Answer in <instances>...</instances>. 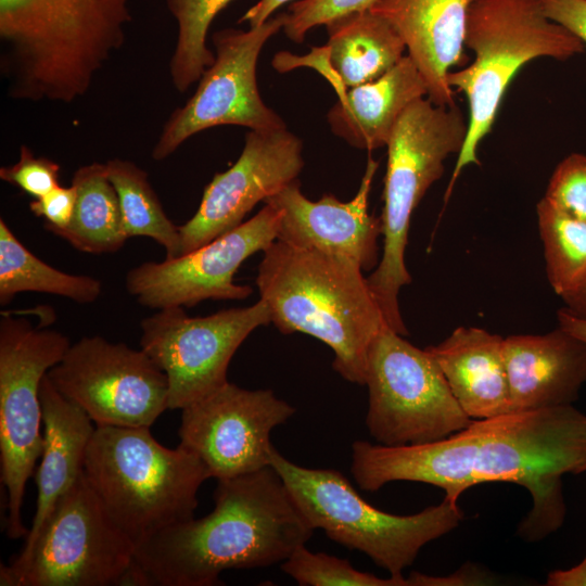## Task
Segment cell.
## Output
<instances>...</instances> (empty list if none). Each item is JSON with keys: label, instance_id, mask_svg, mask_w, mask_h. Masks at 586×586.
Returning <instances> with one entry per match:
<instances>
[{"label": "cell", "instance_id": "obj_31", "mask_svg": "<svg viewBox=\"0 0 586 586\" xmlns=\"http://www.w3.org/2000/svg\"><path fill=\"white\" fill-rule=\"evenodd\" d=\"M281 570L302 586H408V577L382 578L356 570L348 560L313 552L305 545L281 562Z\"/></svg>", "mask_w": 586, "mask_h": 586}, {"label": "cell", "instance_id": "obj_6", "mask_svg": "<svg viewBox=\"0 0 586 586\" xmlns=\"http://www.w3.org/2000/svg\"><path fill=\"white\" fill-rule=\"evenodd\" d=\"M481 442L475 485L509 482L523 486L533 506L519 535L539 540L564 522L562 476L586 463V413L573 405L508 412L477 420Z\"/></svg>", "mask_w": 586, "mask_h": 586}, {"label": "cell", "instance_id": "obj_34", "mask_svg": "<svg viewBox=\"0 0 586 586\" xmlns=\"http://www.w3.org/2000/svg\"><path fill=\"white\" fill-rule=\"evenodd\" d=\"M60 165L43 156H35L27 145H21L18 161L0 168V179L16 186L25 193L38 199L59 183Z\"/></svg>", "mask_w": 586, "mask_h": 586}, {"label": "cell", "instance_id": "obj_39", "mask_svg": "<svg viewBox=\"0 0 586 586\" xmlns=\"http://www.w3.org/2000/svg\"><path fill=\"white\" fill-rule=\"evenodd\" d=\"M560 297L564 302V309L568 313L586 320V278Z\"/></svg>", "mask_w": 586, "mask_h": 586}, {"label": "cell", "instance_id": "obj_7", "mask_svg": "<svg viewBox=\"0 0 586 586\" xmlns=\"http://www.w3.org/2000/svg\"><path fill=\"white\" fill-rule=\"evenodd\" d=\"M468 132V119L456 104L442 106L428 97L413 101L397 120L387 146L382 222L383 251L367 278L387 326L402 335L398 294L411 282L405 264L410 218L445 170V161L459 154Z\"/></svg>", "mask_w": 586, "mask_h": 586}, {"label": "cell", "instance_id": "obj_24", "mask_svg": "<svg viewBox=\"0 0 586 586\" xmlns=\"http://www.w3.org/2000/svg\"><path fill=\"white\" fill-rule=\"evenodd\" d=\"M428 95L418 68L408 55L378 79L339 94L327 122L349 145L373 151L385 146L404 111Z\"/></svg>", "mask_w": 586, "mask_h": 586}, {"label": "cell", "instance_id": "obj_33", "mask_svg": "<svg viewBox=\"0 0 586 586\" xmlns=\"http://www.w3.org/2000/svg\"><path fill=\"white\" fill-rule=\"evenodd\" d=\"M375 1L300 0L289 7L282 29L290 40L300 43L314 27L354 12L369 10Z\"/></svg>", "mask_w": 586, "mask_h": 586}, {"label": "cell", "instance_id": "obj_9", "mask_svg": "<svg viewBox=\"0 0 586 586\" xmlns=\"http://www.w3.org/2000/svg\"><path fill=\"white\" fill-rule=\"evenodd\" d=\"M135 549L82 471L56 501L34 543L0 566V585H118Z\"/></svg>", "mask_w": 586, "mask_h": 586}, {"label": "cell", "instance_id": "obj_35", "mask_svg": "<svg viewBox=\"0 0 586 586\" xmlns=\"http://www.w3.org/2000/svg\"><path fill=\"white\" fill-rule=\"evenodd\" d=\"M77 192L76 188L61 184L29 203L30 212L46 220V229L50 232L64 229L72 220Z\"/></svg>", "mask_w": 586, "mask_h": 586}, {"label": "cell", "instance_id": "obj_38", "mask_svg": "<svg viewBox=\"0 0 586 586\" xmlns=\"http://www.w3.org/2000/svg\"><path fill=\"white\" fill-rule=\"evenodd\" d=\"M290 1L292 0H258L243 14L239 23L246 22L250 24V27L259 26L270 18L271 14L280 7Z\"/></svg>", "mask_w": 586, "mask_h": 586}, {"label": "cell", "instance_id": "obj_3", "mask_svg": "<svg viewBox=\"0 0 586 586\" xmlns=\"http://www.w3.org/2000/svg\"><path fill=\"white\" fill-rule=\"evenodd\" d=\"M256 284L280 332L320 340L334 353L333 369L365 385L370 345L387 323L356 263L276 240L264 251Z\"/></svg>", "mask_w": 586, "mask_h": 586}, {"label": "cell", "instance_id": "obj_23", "mask_svg": "<svg viewBox=\"0 0 586 586\" xmlns=\"http://www.w3.org/2000/svg\"><path fill=\"white\" fill-rule=\"evenodd\" d=\"M43 443L36 473L37 507L23 548L36 539L60 497L84 471L95 426L88 415L63 396L46 374L40 385Z\"/></svg>", "mask_w": 586, "mask_h": 586}, {"label": "cell", "instance_id": "obj_26", "mask_svg": "<svg viewBox=\"0 0 586 586\" xmlns=\"http://www.w3.org/2000/svg\"><path fill=\"white\" fill-rule=\"evenodd\" d=\"M71 184L77 192L72 220L67 227L52 233L84 253L105 254L119 251L129 238L105 163L93 162L79 167L74 173Z\"/></svg>", "mask_w": 586, "mask_h": 586}, {"label": "cell", "instance_id": "obj_17", "mask_svg": "<svg viewBox=\"0 0 586 586\" xmlns=\"http://www.w3.org/2000/svg\"><path fill=\"white\" fill-rule=\"evenodd\" d=\"M303 167L296 135L286 128L250 130L237 162L214 175L194 215L178 226L181 255L240 226L258 202L296 180Z\"/></svg>", "mask_w": 586, "mask_h": 586}, {"label": "cell", "instance_id": "obj_37", "mask_svg": "<svg viewBox=\"0 0 586 586\" xmlns=\"http://www.w3.org/2000/svg\"><path fill=\"white\" fill-rule=\"evenodd\" d=\"M547 586H586V556L575 566L548 573Z\"/></svg>", "mask_w": 586, "mask_h": 586}, {"label": "cell", "instance_id": "obj_14", "mask_svg": "<svg viewBox=\"0 0 586 586\" xmlns=\"http://www.w3.org/2000/svg\"><path fill=\"white\" fill-rule=\"evenodd\" d=\"M47 375L95 426H151L168 409L164 371L142 349L102 336L71 344Z\"/></svg>", "mask_w": 586, "mask_h": 586}, {"label": "cell", "instance_id": "obj_1", "mask_svg": "<svg viewBox=\"0 0 586 586\" xmlns=\"http://www.w3.org/2000/svg\"><path fill=\"white\" fill-rule=\"evenodd\" d=\"M217 481L211 513L168 526L136 547L133 561L148 585H219L225 570L281 563L313 536L272 467Z\"/></svg>", "mask_w": 586, "mask_h": 586}, {"label": "cell", "instance_id": "obj_21", "mask_svg": "<svg viewBox=\"0 0 586 586\" xmlns=\"http://www.w3.org/2000/svg\"><path fill=\"white\" fill-rule=\"evenodd\" d=\"M510 412L573 405L586 384V342L558 326L504 340Z\"/></svg>", "mask_w": 586, "mask_h": 586}, {"label": "cell", "instance_id": "obj_2", "mask_svg": "<svg viewBox=\"0 0 586 586\" xmlns=\"http://www.w3.org/2000/svg\"><path fill=\"white\" fill-rule=\"evenodd\" d=\"M130 0H0V69L18 101L72 103L126 41Z\"/></svg>", "mask_w": 586, "mask_h": 586}, {"label": "cell", "instance_id": "obj_27", "mask_svg": "<svg viewBox=\"0 0 586 586\" xmlns=\"http://www.w3.org/2000/svg\"><path fill=\"white\" fill-rule=\"evenodd\" d=\"M38 292L91 304L102 293L100 280L61 271L34 255L0 218V304L8 305L18 293Z\"/></svg>", "mask_w": 586, "mask_h": 586}, {"label": "cell", "instance_id": "obj_4", "mask_svg": "<svg viewBox=\"0 0 586 586\" xmlns=\"http://www.w3.org/2000/svg\"><path fill=\"white\" fill-rule=\"evenodd\" d=\"M84 474L104 509L135 547L193 518L198 492L211 477L204 463L167 448L149 426H95Z\"/></svg>", "mask_w": 586, "mask_h": 586}, {"label": "cell", "instance_id": "obj_15", "mask_svg": "<svg viewBox=\"0 0 586 586\" xmlns=\"http://www.w3.org/2000/svg\"><path fill=\"white\" fill-rule=\"evenodd\" d=\"M280 214L265 206L251 219L199 249L163 262H145L125 279L139 304L161 309L191 307L205 300H243L253 292L233 277L251 255L267 250L278 237Z\"/></svg>", "mask_w": 586, "mask_h": 586}, {"label": "cell", "instance_id": "obj_10", "mask_svg": "<svg viewBox=\"0 0 586 586\" xmlns=\"http://www.w3.org/2000/svg\"><path fill=\"white\" fill-rule=\"evenodd\" d=\"M69 346L61 332L1 313L0 459L1 481L8 495L4 530L11 539L26 538L29 532L23 523L22 506L43 443L41 381Z\"/></svg>", "mask_w": 586, "mask_h": 586}, {"label": "cell", "instance_id": "obj_20", "mask_svg": "<svg viewBox=\"0 0 586 586\" xmlns=\"http://www.w3.org/2000/svg\"><path fill=\"white\" fill-rule=\"evenodd\" d=\"M475 0H377L369 9L403 38L436 105L456 104L447 78L463 64L468 14Z\"/></svg>", "mask_w": 586, "mask_h": 586}, {"label": "cell", "instance_id": "obj_32", "mask_svg": "<svg viewBox=\"0 0 586 586\" xmlns=\"http://www.w3.org/2000/svg\"><path fill=\"white\" fill-rule=\"evenodd\" d=\"M544 199L557 209L586 220V154L572 153L557 165Z\"/></svg>", "mask_w": 586, "mask_h": 586}, {"label": "cell", "instance_id": "obj_41", "mask_svg": "<svg viewBox=\"0 0 586 586\" xmlns=\"http://www.w3.org/2000/svg\"><path fill=\"white\" fill-rule=\"evenodd\" d=\"M586 471V463L581 468L579 473H583Z\"/></svg>", "mask_w": 586, "mask_h": 586}, {"label": "cell", "instance_id": "obj_25", "mask_svg": "<svg viewBox=\"0 0 586 586\" xmlns=\"http://www.w3.org/2000/svg\"><path fill=\"white\" fill-rule=\"evenodd\" d=\"M324 26V52L339 94L378 79L404 56L406 46L398 31L370 10L341 16Z\"/></svg>", "mask_w": 586, "mask_h": 586}, {"label": "cell", "instance_id": "obj_22", "mask_svg": "<svg viewBox=\"0 0 586 586\" xmlns=\"http://www.w3.org/2000/svg\"><path fill=\"white\" fill-rule=\"evenodd\" d=\"M505 337L476 327H458L425 349L438 364L462 410L473 420L510 412Z\"/></svg>", "mask_w": 586, "mask_h": 586}, {"label": "cell", "instance_id": "obj_29", "mask_svg": "<svg viewBox=\"0 0 586 586\" xmlns=\"http://www.w3.org/2000/svg\"><path fill=\"white\" fill-rule=\"evenodd\" d=\"M232 0H165L177 25L169 77L174 88L184 93L199 81L215 60L207 47V33L216 15Z\"/></svg>", "mask_w": 586, "mask_h": 586}, {"label": "cell", "instance_id": "obj_5", "mask_svg": "<svg viewBox=\"0 0 586 586\" xmlns=\"http://www.w3.org/2000/svg\"><path fill=\"white\" fill-rule=\"evenodd\" d=\"M464 47L473 61L451 71L447 81L469 105L468 132L447 186L449 200L464 167L480 164L479 145L491 132L507 89L518 72L539 58L568 60L585 44L549 18L540 0H475L470 8Z\"/></svg>", "mask_w": 586, "mask_h": 586}, {"label": "cell", "instance_id": "obj_40", "mask_svg": "<svg viewBox=\"0 0 586 586\" xmlns=\"http://www.w3.org/2000/svg\"><path fill=\"white\" fill-rule=\"evenodd\" d=\"M557 319L560 328L586 342V320L571 315L564 308L559 309Z\"/></svg>", "mask_w": 586, "mask_h": 586}, {"label": "cell", "instance_id": "obj_19", "mask_svg": "<svg viewBox=\"0 0 586 586\" xmlns=\"http://www.w3.org/2000/svg\"><path fill=\"white\" fill-rule=\"evenodd\" d=\"M480 442L477 420L431 443L385 446L356 441L352 444L351 472L364 491L374 492L395 481L420 482L444 489V498L458 502L461 494L475 485Z\"/></svg>", "mask_w": 586, "mask_h": 586}, {"label": "cell", "instance_id": "obj_16", "mask_svg": "<svg viewBox=\"0 0 586 586\" xmlns=\"http://www.w3.org/2000/svg\"><path fill=\"white\" fill-rule=\"evenodd\" d=\"M179 445L217 480L269 466L270 433L295 408L271 390H246L229 381L181 409Z\"/></svg>", "mask_w": 586, "mask_h": 586}, {"label": "cell", "instance_id": "obj_8", "mask_svg": "<svg viewBox=\"0 0 586 586\" xmlns=\"http://www.w3.org/2000/svg\"><path fill=\"white\" fill-rule=\"evenodd\" d=\"M269 466L314 530L364 552L392 576H403L422 547L455 530L463 519L458 502L447 498L409 515L379 510L364 500L341 472L298 466L275 446Z\"/></svg>", "mask_w": 586, "mask_h": 586}, {"label": "cell", "instance_id": "obj_13", "mask_svg": "<svg viewBox=\"0 0 586 586\" xmlns=\"http://www.w3.org/2000/svg\"><path fill=\"white\" fill-rule=\"evenodd\" d=\"M269 322V307L260 298L205 317H190L174 306L142 319L140 345L166 374L168 409H182L225 385L237 349Z\"/></svg>", "mask_w": 586, "mask_h": 586}, {"label": "cell", "instance_id": "obj_12", "mask_svg": "<svg viewBox=\"0 0 586 586\" xmlns=\"http://www.w3.org/2000/svg\"><path fill=\"white\" fill-rule=\"evenodd\" d=\"M286 13L249 30L227 28L213 35L214 63L199 79L194 93L165 122L151 156L161 162L200 131L235 125L250 130L286 128L263 101L257 86V61L264 44L282 29Z\"/></svg>", "mask_w": 586, "mask_h": 586}, {"label": "cell", "instance_id": "obj_36", "mask_svg": "<svg viewBox=\"0 0 586 586\" xmlns=\"http://www.w3.org/2000/svg\"><path fill=\"white\" fill-rule=\"evenodd\" d=\"M545 14L586 47V0H540Z\"/></svg>", "mask_w": 586, "mask_h": 586}, {"label": "cell", "instance_id": "obj_28", "mask_svg": "<svg viewBox=\"0 0 586 586\" xmlns=\"http://www.w3.org/2000/svg\"><path fill=\"white\" fill-rule=\"evenodd\" d=\"M105 165L118 196L127 237L151 238L165 249L166 258L179 257V228L166 215L146 171L123 158H112Z\"/></svg>", "mask_w": 586, "mask_h": 586}, {"label": "cell", "instance_id": "obj_18", "mask_svg": "<svg viewBox=\"0 0 586 586\" xmlns=\"http://www.w3.org/2000/svg\"><path fill=\"white\" fill-rule=\"evenodd\" d=\"M378 162L368 157L356 195L341 202L332 194L319 201L307 199L298 179L264 203L277 208L280 224L277 240L290 245L339 255L356 263L362 271L378 266L381 218L368 211V200Z\"/></svg>", "mask_w": 586, "mask_h": 586}, {"label": "cell", "instance_id": "obj_30", "mask_svg": "<svg viewBox=\"0 0 586 586\" xmlns=\"http://www.w3.org/2000/svg\"><path fill=\"white\" fill-rule=\"evenodd\" d=\"M536 214L547 278L562 296L586 278V220L557 209L544 198Z\"/></svg>", "mask_w": 586, "mask_h": 586}, {"label": "cell", "instance_id": "obj_11", "mask_svg": "<svg viewBox=\"0 0 586 586\" xmlns=\"http://www.w3.org/2000/svg\"><path fill=\"white\" fill-rule=\"evenodd\" d=\"M404 336L385 326L368 352L366 425L374 441L385 446L440 441L473 421L433 356Z\"/></svg>", "mask_w": 586, "mask_h": 586}]
</instances>
